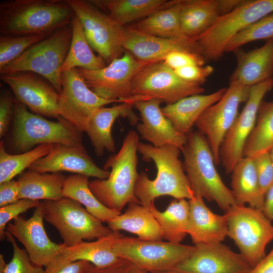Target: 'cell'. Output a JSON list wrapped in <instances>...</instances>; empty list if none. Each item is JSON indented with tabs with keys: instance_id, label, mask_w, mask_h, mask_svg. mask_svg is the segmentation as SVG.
<instances>
[{
	"instance_id": "10",
	"label": "cell",
	"mask_w": 273,
	"mask_h": 273,
	"mask_svg": "<svg viewBox=\"0 0 273 273\" xmlns=\"http://www.w3.org/2000/svg\"><path fill=\"white\" fill-rule=\"evenodd\" d=\"M152 62H154L140 60L125 51L122 56L100 69H76L87 86L99 97L118 103L134 104L138 101L149 99L133 96L132 82L139 71Z\"/></svg>"
},
{
	"instance_id": "25",
	"label": "cell",
	"mask_w": 273,
	"mask_h": 273,
	"mask_svg": "<svg viewBox=\"0 0 273 273\" xmlns=\"http://www.w3.org/2000/svg\"><path fill=\"white\" fill-rule=\"evenodd\" d=\"M236 52V67L230 83L250 87L273 77V38L257 49Z\"/></svg>"
},
{
	"instance_id": "28",
	"label": "cell",
	"mask_w": 273,
	"mask_h": 273,
	"mask_svg": "<svg viewBox=\"0 0 273 273\" xmlns=\"http://www.w3.org/2000/svg\"><path fill=\"white\" fill-rule=\"evenodd\" d=\"M123 235L119 231H112L106 236L88 242L82 241L71 246L65 247L61 254L70 261L84 260L98 268H106L115 264L119 258L113 250L116 241Z\"/></svg>"
},
{
	"instance_id": "16",
	"label": "cell",
	"mask_w": 273,
	"mask_h": 273,
	"mask_svg": "<svg viewBox=\"0 0 273 273\" xmlns=\"http://www.w3.org/2000/svg\"><path fill=\"white\" fill-rule=\"evenodd\" d=\"M272 87L273 77L250 87L245 105L226 133L220 148V161L226 173H231L243 157L245 144L254 127L259 106Z\"/></svg>"
},
{
	"instance_id": "48",
	"label": "cell",
	"mask_w": 273,
	"mask_h": 273,
	"mask_svg": "<svg viewBox=\"0 0 273 273\" xmlns=\"http://www.w3.org/2000/svg\"><path fill=\"white\" fill-rule=\"evenodd\" d=\"M19 199L18 180L12 179L0 184V207L16 202Z\"/></svg>"
},
{
	"instance_id": "12",
	"label": "cell",
	"mask_w": 273,
	"mask_h": 273,
	"mask_svg": "<svg viewBox=\"0 0 273 273\" xmlns=\"http://www.w3.org/2000/svg\"><path fill=\"white\" fill-rule=\"evenodd\" d=\"M194 246L124 237L113 245L116 255L149 273L171 270L192 251Z\"/></svg>"
},
{
	"instance_id": "31",
	"label": "cell",
	"mask_w": 273,
	"mask_h": 273,
	"mask_svg": "<svg viewBox=\"0 0 273 273\" xmlns=\"http://www.w3.org/2000/svg\"><path fill=\"white\" fill-rule=\"evenodd\" d=\"M66 177L61 172L39 173L29 170L21 174L18 181L19 199L56 201L63 197Z\"/></svg>"
},
{
	"instance_id": "19",
	"label": "cell",
	"mask_w": 273,
	"mask_h": 273,
	"mask_svg": "<svg viewBox=\"0 0 273 273\" xmlns=\"http://www.w3.org/2000/svg\"><path fill=\"white\" fill-rule=\"evenodd\" d=\"M43 219L40 202L30 217L26 219L20 215L7 226V231L24 246L31 261L42 267L60 254L65 247L50 240L44 228Z\"/></svg>"
},
{
	"instance_id": "37",
	"label": "cell",
	"mask_w": 273,
	"mask_h": 273,
	"mask_svg": "<svg viewBox=\"0 0 273 273\" xmlns=\"http://www.w3.org/2000/svg\"><path fill=\"white\" fill-rule=\"evenodd\" d=\"M273 146V100L262 101L259 107L254 127L243 150V157L254 158L269 152Z\"/></svg>"
},
{
	"instance_id": "6",
	"label": "cell",
	"mask_w": 273,
	"mask_h": 273,
	"mask_svg": "<svg viewBox=\"0 0 273 273\" xmlns=\"http://www.w3.org/2000/svg\"><path fill=\"white\" fill-rule=\"evenodd\" d=\"M72 33L71 24L58 29L0 69V74L31 72L46 79L60 93L63 66L69 49Z\"/></svg>"
},
{
	"instance_id": "36",
	"label": "cell",
	"mask_w": 273,
	"mask_h": 273,
	"mask_svg": "<svg viewBox=\"0 0 273 273\" xmlns=\"http://www.w3.org/2000/svg\"><path fill=\"white\" fill-rule=\"evenodd\" d=\"M88 177L77 174L66 177L63 188V197L78 202L102 222H108L121 214V212L107 207L97 198L89 188Z\"/></svg>"
},
{
	"instance_id": "53",
	"label": "cell",
	"mask_w": 273,
	"mask_h": 273,
	"mask_svg": "<svg viewBox=\"0 0 273 273\" xmlns=\"http://www.w3.org/2000/svg\"><path fill=\"white\" fill-rule=\"evenodd\" d=\"M7 263L6 262L3 254H0V273H5Z\"/></svg>"
},
{
	"instance_id": "35",
	"label": "cell",
	"mask_w": 273,
	"mask_h": 273,
	"mask_svg": "<svg viewBox=\"0 0 273 273\" xmlns=\"http://www.w3.org/2000/svg\"><path fill=\"white\" fill-rule=\"evenodd\" d=\"M71 25L72 30L71 40L63 66V72L75 68L96 70L106 67L104 59L93 52L82 25L75 14L72 18Z\"/></svg>"
},
{
	"instance_id": "22",
	"label": "cell",
	"mask_w": 273,
	"mask_h": 273,
	"mask_svg": "<svg viewBox=\"0 0 273 273\" xmlns=\"http://www.w3.org/2000/svg\"><path fill=\"white\" fill-rule=\"evenodd\" d=\"M123 47L125 51L128 52L136 59L146 62L163 61L168 54L177 50L201 55L196 38H164L143 33L132 26L125 27Z\"/></svg>"
},
{
	"instance_id": "42",
	"label": "cell",
	"mask_w": 273,
	"mask_h": 273,
	"mask_svg": "<svg viewBox=\"0 0 273 273\" xmlns=\"http://www.w3.org/2000/svg\"><path fill=\"white\" fill-rule=\"evenodd\" d=\"M40 203L39 201L21 199L16 202L0 208V238H6L7 226L22 213L29 209L36 208Z\"/></svg>"
},
{
	"instance_id": "23",
	"label": "cell",
	"mask_w": 273,
	"mask_h": 273,
	"mask_svg": "<svg viewBox=\"0 0 273 273\" xmlns=\"http://www.w3.org/2000/svg\"><path fill=\"white\" fill-rule=\"evenodd\" d=\"M195 195L189 200L190 209L188 235L194 245L222 243L228 236V220L224 213L217 214Z\"/></svg>"
},
{
	"instance_id": "7",
	"label": "cell",
	"mask_w": 273,
	"mask_h": 273,
	"mask_svg": "<svg viewBox=\"0 0 273 273\" xmlns=\"http://www.w3.org/2000/svg\"><path fill=\"white\" fill-rule=\"evenodd\" d=\"M228 220V237L240 254L254 267L266 255L267 245L273 241V224L261 210L236 204L224 212Z\"/></svg>"
},
{
	"instance_id": "49",
	"label": "cell",
	"mask_w": 273,
	"mask_h": 273,
	"mask_svg": "<svg viewBox=\"0 0 273 273\" xmlns=\"http://www.w3.org/2000/svg\"><path fill=\"white\" fill-rule=\"evenodd\" d=\"M130 263L121 259L118 263L106 268H98L92 264L84 273H127Z\"/></svg>"
},
{
	"instance_id": "15",
	"label": "cell",
	"mask_w": 273,
	"mask_h": 273,
	"mask_svg": "<svg viewBox=\"0 0 273 273\" xmlns=\"http://www.w3.org/2000/svg\"><path fill=\"white\" fill-rule=\"evenodd\" d=\"M61 86L58 103L60 117L81 132H85L90 117L98 109L117 103L93 92L76 68L62 72Z\"/></svg>"
},
{
	"instance_id": "40",
	"label": "cell",
	"mask_w": 273,
	"mask_h": 273,
	"mask_svg": "<svg viewBox=\"0 0 273 273\" xmlns=\"http://www.w3.org/2000/svg\"><path fill=\"white\" fill-rule=\"evenodd\" d=\"M41 34L0 35V69L22 55L28 49L46 38Z\"/></svg>"
},
{
	"instance_id": "50",
	"label": "cell",
	"mask_w": 273,
	"mask_h": 273,
	"mask_svg": "<svg viewBox=\"0 0 273 273\" xmlns=\"http://www.w3.org/2000/svg\"><path fill=\"white\" fill-rule=\"evenodd\" d=\"M248 273H273V248Z\"/></svg>"
},
{
	"instance_id": "21",
	"label": "cell",
	"mask_w": 273,
	"mask_h": 273,
	"mask_svg": "<svg viewBox=\"0 0 273 273\" xmlns=\"http://www.w3.org/2000/svg\"><path fill=\"white\" fill-rule=\"evenodd\" d=\"M162 103L160 100L150 99L133 104L141 116V123L137 125L138 131L142 139L154 147L172 145L181 151L187 142V134L179 132L163 114L160 108Z\"/></svg>"
},
{
	"instance_id": "26",
	"label": "cell",
	"mask_w": 273,
	"mask_h": 273,
	"mask_svg": "<svg viewBox=\"0 0 273 273\" xmlns=\"http://www.w3.org/2000/svg\"><path fill=\"white\" fill-rule=\"evenodd\" d=\"M226 90L221 88L208 94L190 96L161 108L163 114L170 120L180 133L188 134L201 114L219 101Z\"/></svg>"
},
{
	"instance_id": "38",
	"label": "cell",
	"mask_w": 273,
	"mask_h": 273,
	"mask_svg": "<svg viewBox=\"0 0 273 273\" xmlns=\"http://www.w3.org/2000/svg\"><path fill=\"white\" fill-rule=\"evenodd\" d=\"M53 144L39 145L26 152L12 154L8 153L4 143H0V184L13 179L25 169L38 159L47 155Z\"/></svg>"
},
{
	"instance_id": "14",
	"label": "cell",
	"mask_w": 273,
	"mask_h": 273,
	"mask_svg": "<svg viewBox=\"0 0 273 273\" xmlns=\"http://www.w3.org/2000/svg\"><path fill=\"white\" fill-rule=\"evenodd\" d=\"M203 92L201 85L181 79L162 61L152 62L143 67L132 82L133 96L157 99L166 104Z\"/></svg>"
},
{
	"instance_id": "54",
	"label": "cell",
	"mask_w": 273,
	"mask_h": 273,
	"mask_svg": "<svg viewBox=\"0 0 273 273\" xmlns=\"http://www.w3.org/2000/svg\"><path fill=\"white\" fill-rule=\"evenodd\" d=\"M152 273H180L177 271H175L172 270H165V271H158V272H154Z\"/></svg>"
},
{
	"instance_id": "17",
	"label": "cell",
	"mask_w": 273,
	"mask_h": 273,
	"mask_svg": "<svg viewBox=\"0 0 273 273\" xmlns=\"http://www.w3.org/2000/svg\"><path fill=\"white\" fill-rule=\"evenodd\" d=\"M42 78L31 72L0 74L1 80L10 87L16 101L34 113L58 119L59 93Z\"/></svg>"
},
{
	"instance_id": "4",
	"label": "cell",
	"mask_w": 273,
	"mask_h": 273,
	"mask_svg": "<svg viewBox=\"0 0 273 273\" xmlns=\"http://www.w3.org/2000/svg\"><path fill=\"white\" fill-rule=\"evenodd\" d=\"M184 169L195 195L215 202L224 212L237 204L231 189L217 171L214 156L206 138L198 131L187 134L181 150Z\"/></svg>"
},
{
	"instance_id": "24",
	"label": "cell",
	"mask_w": 273,
	"mask_h": 273,
	"mask_svg": "<svg viewBox=\"0 0 273 273\" xmlns=\"http://www.w3.org/2000/svg\"><path fill=\"white\" fill-rule=\"evenodd\" d=\"M133 107V103H121L111 107H101L91 116L85 132L98 156H102L105 151L112 153L115 152V145L112 134V128L118 117L127 118L132 125L137 122L138 118L132 110Z\"/></svg>"
},
{
	"instance_id": "34",
	"label": "cell",
	"mask_w": 273,
	"mask_h": 273,
	"mask_svg": "<svg viewBox=\"0 0 273 273\" xmlns=\"http://www.w3.org/2000/svg\"><path fill=\"white\" fill-rule=\"evenodd\" d=\"M181 0H175L171 5L157 11L132 26L148 34L159 37L186 39L190 37L182 31L179 13Z\"/></svg>"
},
{
	"instance_id": "2",
	"label": "cell",
	"mask_w": 273,
	"mask_h": 273,
	"mask_svg": "<svg viewBox=\"0 0 273 273\" xmlns=\"http://www.w3.org/2000/svg\"><path fill=\"white\" fill-rule=\"evenodd\" d=\"M74 15L67 1H6L0 3V32L49 36L71 24Z\"/></svg>"
},
{
	"instance_id": "9",
	"label": "cell",
	"mask_w": 273,
	"mask_h": 273,
	"mask_svg": "<svg viewBox=\"0 0 273 273\" xmlns=\"http://www.w3.org/2000/svg\"><path fill=\"white\" fill-rule=\"evenodd\" d=\"M44 219L58 231L65 247L98 239L112 231L78 202L66 197L41 202Z\"/></svg>"
},
{
	"instance_id": "41",
	"label": "cell",
	"mask_w": 273,
	"mask_h": 273,
	"mask_svg": "<svg viewBox=\"0 0 273 273\" xmlns=\"http://www.w3.org/2000/svg\"><path fill=\"white\" fill-rule=\"evenodd\" d=\"M6 238L13 248V256L7 263L5 273H46L43 267L34 264L25 249L20 248L13 236L7 231Z\"/></svg>"
},
{
	"instance_id": "32",
	"label": "cell",
	"mask_w": 273,
	"mask_h": 273,
	"mask_svg": "<svg viewBox=\"0 0 273 273\" xmlns=\"http://www.w3.org/2000/svg\"><path fill=\"white\" fill-rule=\"evenodd\" d=\"M98 7L106 10L114 21L124 26L135 20L145 18L154 12L165 8L175 0H94Z\"/></svg>"
},
{
	"instance_id": "51",
	"label": "cell",
	"mask_w": 273,
	"mask_h": 273,
	"mask_svg": "<svg viewBox=\"0 0 273 273\" xmlns=\"http://www.w3.org/2000/svg\"><path fill=\"white\" fill-rule=\"evenodd\" d=\"M262 211L271 222H273V184L266 191Z\"/></svg>"
},
{
	"instance_id": "46",
	"label": "cell",
	"mask_w": 273,
	"mask_h": 273,
	"mask_svg": "<svg viewBox=\"0 0 273 273\" xmlns=\"http://www.w3.org/2000/svg\"><path fill=\"white\" fill-rule=\"evenodd\" d=\"M176 74L186 81L202 85L213 73L210 65H190L174 70Z\"/></svg>"
},
{
	"instance_id": "13",
	"label": "cell",
	"mask_w": 273,
	"mask_h": 273,
	"mask_svg": "<svg viewBox=\"0 0 273 273\" xmlns=\"http://www.w3.org/2000/svg\"><path fill=\"white\" fill-rule=\"evenodd\" d=\"M250 87L232 82L217 102L208 107L195 126L207 139L216 165L220 163L219 151L223 139L238 115L242 103L246 102Z\"/></svg>"
},
{
	"instance_id": "1",
	"label": "cell",
	"mask_w": 273,
	"mask_h": 273,
	"mask_svg": "<svg viewBox=\"0 0 273 273\" xmlns=\"http://www.w3.org/2000/svg\"><path fill=\"white\" fill-rule=\"evenodd\" d=\"M180 149L172 145L156 147L139 142L138 152L145 161H153L157 168L156 178L151 180L145 172L139 175L135 195L142 205L149 207L156 198L170 196L175 199H191L192 190L183 162L179 158Z\"/></svg>"
},
{
	"instance_id": "3",
	"label": "cell",
	"mask_w": 273,
	"mask_h": 273,
	"mask_svg": "<svg viewBox=\"0 0 273 273\" xmlns=\"http://www.w3.org/2000/svg\"><path fill=\"white\" fill-rule=\"evenodd\" d=\"M137 132L130 130L124 138L120 150L111 156L104 168H111L105 179H96L89 187L97 198L107 207L121 212L127 204L140 202L135 195V187L139 174L137 171Z\"/></svg>"
},
{
	"instance_id": "39",
	"label": "cell",
	"mask_w": 273,
	"mask_h": 273,
	"mask_svg": "<svg viewBox=\"0 0 273 273\" xmlns=\"http://www.w3.org/2000/svg\"><path fill=\"white\" fill-rule=\"evenodd\" d=\"M273 38V13L249 25L228 43L225 53L235 52L242 46L254 41Z\"/></svg>"
},
{
	"instance_id": "8",
	"label": "cell",
	"mask_w": 273,
	"mask_h": 273,
	"mask_svg": "<svg viewBox=\"0 0 273 273\" xmlns=\"http://www.w3.org/2000/svg\"><path fill=\"white\" fill-rule=\"evenodd\" d=\"M272 13L273 0L243 1L233 10L221 15L207 31L196 38L200 54L210 60H218L235 36Z\"/></svg>"
},
{
	"instance_id": "27",
	"label": "cell",
	"mask_w": 273,
	"mask_h": 273,
	"mask_svg": "<svg viewBox=\"0 0 273 273\" xmlns=\"http://www.w3.org/2000/svg\"><path fill=\"white\" fill-rule=\"evenodd\" d=\"M112 231L128 232L147 241H161V227L149 209L139 203L129 204L123 214L107 222Z\"/></svg>"
},
{
	"instance_id": "5",
	"label": "cell",
	"mask_w": 273,
	"mask_h": 273,
	"mask_svg": "<svg viewBox=\"0 0 273 273\" xmlns=\"http://www.w3.org/2000/svg\"><path fill=\"white\" fill-rule=\"evenodd\" d=\"M13 116L11 144L16 152H26L42 144L83 146L82 132L61 117L57 121L48 120L15 99Z\"/></svg>"
},
{
	"instance_id": "43",
	"label": "cell",
	"mask_w": 273,
	"mask_h": 273,
	"mask_svg": "<svg viewBox=\"0 0 273 273\" xmlns=\"http://www.w3.org/2000/svg\"><path fill=\"white\" fill-rule=\"evenodd\" d=\"M260 190L264 197L273 184V161L269 152L262 153L253 158Z\"/></svg>"
},
{
	"instance_id": "47",
	"label": "cell",
	"mask_w": 273,
	"mask_h": 273,
	"mask_svg": "<svg viewBox=\"0 0 273 273\" xmlns=\"http://www.w3.org/2000/svg\"><path fill=\"white\" fill-rule=\"evenodd\" d=\"M14 100L8 90H2L0 96V137L7 131L14 112Z\"/></svg>"
},
{
	"instance_id": "45",
	"label": "cell",
	"mask_w": 273,
	"mask_h": 273,
	"mask_svg": "<svg viewBox=\"0 0 273 273\" xmlns=\"http://www.w3.org/2000/svg\"><path fill=\"white\" fill-rule=\"evenodd\" d=\"M204 59L203 56L197 53L177 50L168 54L162 61L174 70L190 65H204Z\"/></svg>"
},
{
	"instance_id": "11",
	"label": "cell",
	"mask_w": 273,
	"mask_h": 273,
	"mask_svg": "<svg viewBox=\"0 0 273 273\" xmlns=\"http://www.w3.org/2000/svg\"><path fill=\"white\" fill-rule=\"evenodd\" d=\"M79 19L90 47L108 64L125 52V27L90 1L66 0Z\"/></svg>"
},
{
	"instance_id": "20",
	"label": "cell",
	"mask_w": 273,
	"mask_h": 273,
	"mask_svg": "<svg viewBox=\"0 0 273 273\" xmlns=\"http://www.w3.org/2000/svg\"><path fill=\"white\" fill-rule=\"evenodd\" d=\"M28 168L39 173L67 171L101 179H106L110 174L109 170L96 164L84 146L62 144H53L47 155L35 161Z\"/></svg>"
},
{
	"instance_id": "29",
	"label": "cell",
	"mask_w": 273,
	"mask_h": 273,
	"mask_svg": "<svg viewBox=\"0 0 273 273\" xmlns=\"http://www.w3.org/2000/svg\"><path fill=\"white\" fill-rule=\"evenodd\" d=\"M222 15L219 0H181L180 26L188 37L196 38Z\"/></svg>"
},
{
	"instance_id": "55",
	"label": "cell",
	"mask_w": 273,
	"mask_h": 273,
	"mask_svg": "<svg viewBox=\"0 0 273 273\" xmlns=\"http://www.w3.org/2000/svg\"><path fill=\"white\" fill-rule=\"evenodd\" d=\"M269 155H270V156L273 161V146L271 148V149L270 150V151H269Z\"/></svg>"
},
{
	"instance_id": "30",
	"label": "cell",
	"mask_w": 273,
	"mask_h": 273,
	"mask_svg": "<svg viewBox=\"0 0 273 273\" xmlns=\"http://www.w3.org/2000/svg\"><path fill=\"white\" fill-rule=\"evenodd\" d=\"M231 173V190L237 204L262 210L264 197L260 190L253 158L243 157Z\"/></svg>"
},
{
	"instance_id": "33",
	"label": "cell",
	"mask_w": 273,
	"mask_h": 273,
	"mask_svg": "<svg viewBox=\"0 0 273 273\" xmlns=\"http://www.w3.org/2000/svg\"><path fill=\"white\" fill-rule=\"evenodd\" d=\"M148 208L161 227L163 239L171 243L180 244L188 235L189 200L186 199L172 200L163 212L159 211L154 204Z\"/></svg>"
},
{
	"instance_id": "52",
	"label": "cell",
	"mask_w": 273,
	"mask_h": 273,
	"mask_svg": "<svg viewBox=\"0 0 273 273\" xmlns=\"http://www.w3.org/2000/svg\"><path fill=\"white\" fill-rule=\"evenodd\" d=\"M127 273H149L145 270L140 269L130 263L128 269Z\"/></svg>"
},
{
	"instance_id": "18",
	"label": "cell",
	"mask_w": 273,
	"mask_h": 273,
	"mask_svg": "<svg viewBox=\"0 0 273 273\" xmlns=\"http://www.w3.org/2000/svg\"><path fill=\"white\" fill-rule=\"evenodd\" d=\"M252 267L240 253L222 244L194 245L171 270L180 273H248Z\"/></svg>"
},
{
	"instance_id": "44",
	"label": "cell",
	"mask_w": 273,
	"mask_h": 273,
	"mask_svg": "<svg viewBox=\"0 0 273 273\" xmlns=\"http://www.w3.org/2000/svg\"><path fill=\"white\" fill-rule=\"evenodd\" d=\"M91 264L84 260L69 261L60 254L45 266V270L46 273H84Z\"/></svg>"
}]
</instances>
